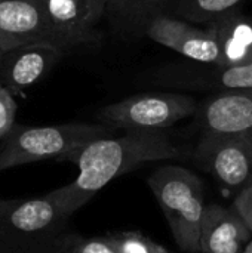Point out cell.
I'll return each mask as SVG.
<instances>
[{
    "mask_svg": "<svg viewBox=\"0 0 252 253\" xmlns=\"http://www.w3.org/2000/svg\"><path fill=\"white\" fill-rule=\"evenodd\" d=\"M244 253H252V240H250V242H248V245L245 246Z\"/></svg>",
    "mask_w": 252,
    "mask_h": 253,
    "instance_id": "obj_21",
    "label": "cell"
},
{
    "mask_svg": "<svg viewBox=\"0 0 252 253\" xmlns=\"http://www.w3.org/2000/svg\"><path fill=\"white\" fill-rule=\"evenodd\" d=\"M198 102L183 93H138L104 107L101 120L128 130H165L177 122L196 114Z\"/></svg>",
    "mask_w": 252,
    "mask_h": 253,
    "instance_id": "obj_5",
    "label": "cell"
},
{
    "mask_svg": "<svg viewBox=\"0 0 252 253\" xmlns=\"http://www.w3.org/2000/svg\"><path fill=\"white\" fill-rule=\"evenodd\" d=\"M196 159L220 184L241 188L252 176V135L203 133Z\"/></svg>",
    "mask_w": 252,
    "mask_h": 253,
    "instance_id": "obj_6",
    "label": "cell"
},
{
    "mask_svg": "<svg viewBox=\"0 0 252 253\" xmlns=\"http://www.w3.org/2000/svg\"><path fill=\"white\" fill-rule=\"evenodd\" d=\"M33 1H40V0H33Z\"/></svg>",
    "mask_w": 252,
    "mask_h": 253,
    "instance_id": "obj_23",
    "label": "cell"
},
{
    "mask_svg": "<svg viewBox=\"0 0 252 253\" xmlns=\"http://www.w3.org/2000/svg\"><path fill=\"white\" fill-rule=\"evenodd\" d=\"M144 34L159 44L202 64H220V50L212 30L199 28L190 22L175 19L166 13L154 16L144 28Z\"/></svg>",
    "mask_w": 252,
    "mask_h": 253,
    "instance_id": "obj_8",
    "label": "cell"
},
{
    "mask_svg": "<svg viewBox=\"0 0 252 253\" xmlns=\"http://www.w3.org/2000/svg\"><path fill=\"white\" fill-rule=\"evenodd\" d=\"M244 0H184L181 13L196 22H212L223 15L235 12Z\"/></svg>",
    "mask_w": 252,
    "mask_h": 253,
    "instance_id": "obj_15",
    "label": "cell"
},
{
    "mask_svg": "<svg viewBox=\"0 0 252 253\" xmlns=\"http://www.w3.org/2000/svg\"><path fill=\"white\" fill-rule=\"evenodd\" d=\"M178 157H181V150L165 130H128L117 138H100L76 150L67 159L79 168L76 181L48 196L64 213L73 216L116 178L146 163Z\"/></svg>",
    "mask_w": 252,
    "mask_h": 253,
    "instance_id": "obj_1",
    "label": "cell"
},
{
    "mask_svg": "<svg viewBox=\"0 0 252 253\" xmlns=\"http://www.w3.org/2000/svg\"><path fill=\"white\" fill-rule=\"evenodd\" d=\"M70 218L48 196L0 199V253H56L68 236Z\"/></svg>",
    "mask_w": 252,
    "mask_h": 253,
    "instance_id": "obj_2",
    "label": "cell"
},
{
    "mask_svg": "<svg viewBox=\"0 0 252 253\" xmlns=\"http://www.w3.org/2000/svg\"><path fill=\"white\" fill-rule=\"evenodd\" d=\"M59 46L48 42L28 43L1 53L0 84L13 96L40 82L62 56Z\"/></svg>",
    "mask_w": 252,
    "mask_h": 253,
    "instance_id": "obj_9",
    "label": "cell"
},
{
    "mask_svg": "<svg viewBox=\"0 0 252 253\" xmlns=\"http://www.w3.org/2000/svg\"><path fill=\"white\" fill-rule=\"evenodd\" d=\"M16 102L13 95L0 84V141L9 133L15 125Z\"/></svg>",
    "mask_w": 252,
    "mask_h": 253,
    "instance_id": "obj_19",
    "label": "cell"
},
{
    "mask_svg": "<svg viewBox=\"0 0 252 253\" xmlns=\"http://www.w3.org/2000/svg\"><path fill=\"white\" fill-rule=\"evenodd\" d=\"M117 253H169L163 246L137 231H122L107 236Z\"/></svg>",
    "mask_w": 252,
    "mask_h": 253,
    "instance_id": "obj_16",
    "label": "cell"
},
{
    "mask_svg": "<svg viewBox=\"0 0 252 253\" xmlns=\"http://www.w3.org/2000/svg\"><path fill=\"white\" fill-rule=\"evenodd\" d=\"M55 43L61 49L95 42L105 0H40Z\"/></svg>",
    "mask_w": 252,
    "mask_h": 253,
    "instance_id": "obj_7",
    "label": "cell"
},
{
    "mask_svg": "<svg viewBox=\"0 0 252 253\" xmlns=\"http://www.w3.org/2000/svg\"><path fill=\"white\" fill-rule=\"evenodd\" d=\"M250 240L251 231L232 208L205 206L199 231V252L244 253Z\"/></svg>",
    "mask_w": 252,
    "mask_h": 253,
    "instance_id": "obj_12",
    "label": "cell"
},
{
    "mask_svg": "<svg viewBox=\"0 0 252 253\" xmlns=\"http://www.w3.org/2000/svg\"><path fill=\"white\" fill-rule=\"evenodd\" d=\"M169 0H105V15L119 28L144 33L146 25L165 13Z\"/></svg>",
    "mask_w": 252,
    "mask_h": 253,
    "instance_id": "obj_14",
    "label": "cell"
},
{
    "mask_svg": "<svg viewBox=\"0 0 252 253\" xmlns=\"http://www.w3.org/2000/svg\"><path fill=\"white\" fill-rule=\"evenodd\" d=\"M218 83L224 89H252V61L244 65L223 68Z\"/></svg>",
    "mask_w": 252,
    "mask_h": 253,
    "instance_id": "obj_18",
    "label": "cell"
},
{
    "mask_svg": "<svg viewBox=\"0 0 252 253\" xmlns=\"http://www.w3.org/2000/svg\"><path fill=\"white\" fill-rule=\"evenodd\" d=\"M67 253H117L111 240L105 237H82L71 233L64 245Z\"/></svg>",
    "mask_w": 252,
    "mask_h": 253,
    "instance_id": "obj_17",
    "label": "cell"
},
{
    "mask_svg": "<svg viewBox=\"0 0 252 253\" xmlns=\"http://www.w3.org/2000/svg\"><path fill=\"white\" fill-rule=\"evenodd\" d=\"M0 58H1V52H0Z\"/></svg>",
    "mask_w": 252,
    "mask_h": 253,
    "instance_id": "obj_24",
    "label": "cell"
},
{
    "mask_svg": "<svg viewBox=\"0 0 252 253\" xmlns=\"http://www.w3.org/2000/svg\"><path fill=\"white\" fill-rule=\"evenodd\" d=\"M113 127L92 123H64L52 126L13 125L0 141V172L42 160L67 159L83 145L111 136Z\"/></svg>",
    "mask_w": 252,
    "mask_h": 253,
    "instance_id": "obj_3",
    "label": "cell"
},
{
    "mask_svg": "<svg viewBox=\"0 0 252 253\" xmlns=\"http://www.w3.org/2000/svg\"><path fill=\"white\" fill-rule=\"evenodd\" d=\"M232 209L245 222L252 234V176L241 187V191L233 200Z\"/></svg>",
    "mask_w": 252,
    "mask_h": 253,
    "instance_id": "obj_20",
    "label": "cell"
},
{
    "mask_svg": "<svg viewBox=\"0 0 252 253\" xmlns=\"http://www.w3.org/2000/svg\"><path fill=\"white\" fill-rule=\"evenodd\" d=\"M147 185L154 194L172 237L183 252H199L201 221L205 211L203 184L192 170L165 165L151 172Z\"/></svg>",
    "mask_w": 252,
    "mask_h": 253,
    "instance_id": "obj_4",
    "label": "cell"
},
{
    "mask_svg": "<svg viewBox=\"0 0 252 253\" xmlns=\"http://www.w3.org/2000/svg\"><path fill=\"white\" fill-rule=\"evenodd\" d=\"M37 42L56 44L40 1L0 0V52Z\"/></svg>",
    "mask_w": 252,
    "mask_h": 253,
    "instance_id": "obj_11",
    "label": "cell"
},
{
    "mask_svg": "<svg viewBox=\"0 0 252 253\" xmlns=\"http://www.w3.org/2000/svg\"><path fill=\"white\" fill-rule=\"evenodd\" d=\"M56 253H67V252H65V251H64V248H62V249H61L59 252H56Z\"/></svg>",
    "mask_w": 252,
    "mask_h": 253,
    "instance_id": "obj_22",
    "label": "cell"
},
{
    "mask_svg": "<svg viewBox=\"0 0 252 253\" xmlns=\"http://www.w3.org/2000/svg\"><path fill=\"white\" fill-rule=\"evenodd\" d=\"M196 113L203 133L252 135V89H224Z\"/></svg>",
    "mask_w": 252,
    "mask_h": 253,
    "instance_id": "obj_10",
    "label": "cell"
},
{
    "mask_svg": "<svg viewBox=\"0 0 252 253\" xmlns=\"http://www.w3.org/2000/svg\"><path fill=\"white\" fill-rule=\"evenodd\" d=\"M220 50L218 68H230L252 61V16L230 12L208 24Z\"/></svg>",
    "mask_w": 252,
    "mask_h": 253,
    "instance_id": "obj_13",
    "label": "cell"
}]
</instances>
